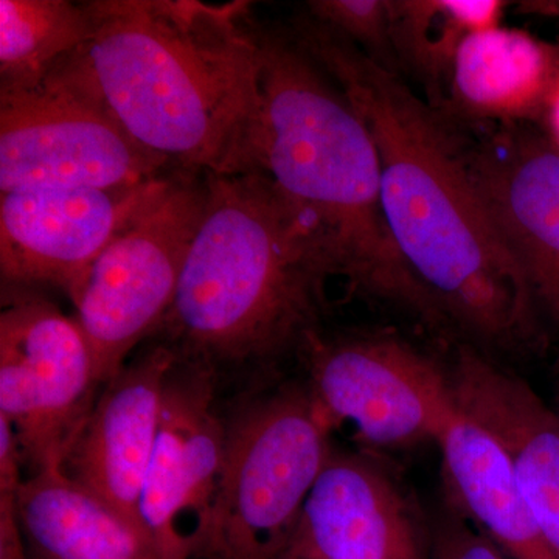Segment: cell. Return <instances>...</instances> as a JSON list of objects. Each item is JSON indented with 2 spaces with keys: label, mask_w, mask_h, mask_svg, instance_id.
<instances>
[{
  "label": "cell",
  "mask_w": 559,
  "mask_h": 559,
  "mask_svg": "<svg viewBox=\"0 0 559 559\" xmlns=\"http://www.w3.org/2000/svg\"><path fill=\"white\" fill-rule=\"evenodd\" d=\"M293 39L373 135L385 221L436 323L489 347L544 344L525 280L471 176L465 134L393 70L310 16Z\"/></svg>",
  "instance_id": "6da1fadb"
},
{
  "label": "cell",
  "mask_w": 559,
  "mask_h": 559,
  "mask_svg": "<svg viewBox=\"0 0 559 559\" xmlns=\"http://www.w3.org/2000/svg\"><path fill=\"white\" fill-rule=\"evenodd\" d=\"M87 3L75 61L124 131L178 170L249 173L260 46L248 3Z\"/></svg>",
  "instance_id": "7a4b0ae2"
},
{
  "label": "cell",
  "mask_w": 559,
  "mask_h": 559,
  "mask_svg": "<svg viewBox=\"0 0 559 559\" xmlns=\"http://www.w3.org/2000/svg\"><path fill=\"white\" fill-rule=\"evenodd\" d=\"M207 201L157 331L187 358L263 362L314 336L340 275L318 224L266 175L205 173Z\"/></svg>",
  "instance_id": "3957f363"
},
{
  "label": "cell",
  "mask_w": 559,
  "mask_h": 559,
  "mask_svg": "<svg viewBox=\"0 0 559 559\" xmlns=\"http://www.w3.org/2000/svg\"><path fill=\"white\" fill-rule=\"evenodd\" d=\"M259 108L249 173L260 171L325 235L355 290L436 323L385 221L377 143L325 70L293 38L257 25Z\"/></svg>",
  "instance_id": "277c9868"
},
{
  "label": "cell",
  "mask_w": 559,
  "mask_h": 559,
  "mask_svg": "<svg viewBox=\"0 0 559 559\" xmlns=\"http://www.w3.org/2000/svg\"><path fill=\"white\" fill-rule=\"evenodd\" d=\"M333 430L308 389L253 404L227 428L209 524L193 559H282Z\"/></svg>",
  "instance_id": "5b68a950"
},
{
  "label": "cell",
  "mask_w": 559,
  "mask_h": 559,
  "mask_svg": "<svg viewBox=\"0 0 559 559\" xmlns=\"http://www.w3.org/2000/svg\"><path fill=\"white\" fill-rule=\"evenodd\" d=\"M207 201L205 173L178 170L170 187L109 242L70 289L100 388L156 333L178 290Z\"/></svg>",
  "instance_id": "8992f818"
},
{
  "label": "cell",
  "mask_w": 559,
  "mask_h": 559,
  "mask_svg": "<svg viewBox=\"0 0 559 559\" xmlns=\"http://www.w3.org/2000/svg\"><path fill=\"white\" fill-rule=\"evenodd\" d=\"M173 170L124 131L75 57L33 90L0 92V193L121 189Z\"/></svg>",
  "instance_id": "52a82bcc"
},
{
  "label": "cell",
  "mask_w": 559,
  "mask_h": 559,
  "mask_svg": "<svg viewBox=\"0 0 559 559\" xmlns=\"http://www.w3.org/2000/svg\"><path fill=\"white\" fill-rule=\"evenodd\" d=\"M98 388L75 319L38 289L2 286L0 417L33 474L62 469Z\"/></svg>",
  "instance_id": "ba28073f"
},
{
  "label": "cell",
  "mask_w": 559,
  "mask_h": 559,
  "mask_svg": "<svg viewBox=\"0 0 559 559\" xmlns=\"http://www.w3.org/2000/svg\"><path fill=\"white\" fill-rule=\"evenodd\" d=\"M310 395L331 428L352 426L367 448L439 443L457 414L450 371L384 334L308 341Z\"/></svg>",
  "instance_id": "9c48e42d"
},
{
  "label": "cell",
  "mask_w": 559,
  "mask_h": 559,
  "mask_svg": "<svg viewBox=\"0 0 559 559\" xmlns=\"http://www.w3.org/2000/svg\"><path fill=\"white\" fill-rule=\"evenodd\" d=\"M479 127V138L465 135L471 176L544 337V325L559 334V150L527 123Z\"/></svg>",
  "instance_id": "30bf717a"
},
{
  "label": "cell",
  "mask_w": 559,
  "mask_h": 559,
  "mask_svg": "<svg viewBox=\"0 0 559 559\" xmlns=\"http://www.w3.org/2000/svg\"><path fill=\"white\" fill-rule=\"evenodd\" d=\"M176 171L121 189L0 193L2 286L69 294L109 242L170 187Z\"/></svg>",
  "instance_id": "8fae6325"
},
{
  "label": "cell",
  "mask_w": 559,
  "mask_h": 559,
  "mask_svg": "<svg viewBox=\"0 0 559 559\" xmlns=\"http://www.w3.org/2000/svg\"><path fill=\"white\" fill-rule=\"evenodd\" d=\"M209 366L173 369L140 498V527L159 559H193L207 528L227 428L213 406Z\"/></svg>",
  "instance_id": "7c38bea8"
},
{
  "label": "cell",
  "mask_w": 559,
  "mask_h": 559,
  "mask_svg": "<svg viewBox=\"0 0 559 559\" xmlns=\"http://www.w3.org/2000/svg\"><path fill=\"white\" fill-rule=\"evenodd\" d=\"M178 360L175 348L160 344L127 364L95 401L62 466L66 476L142 535L143 481L159 433L165 388Z\"/></svg>",
  "instance_id": "4fadbf2b"
},
{
  "label": "cell",
  "mask_w": 559,
  "mask_h": 559,
  "mask_svg": "<svg viewBox=\"0 0 559 559\" xmlns=\"http://www.w3.org/2000/svg\"><path fill=\"white\" fill-rule=\"evenodd\" d=\"M282 559H429L409 503L373 460L331 452Z\"/></svg>",
  "instance_id": "5bb4252c"
},
{
  "label": "cell",
  "mask_w": 559,
  "mask_h": 559,
  "mask_svg": "<svg viewBox=\"0 0 559 559\" xmlns=\"http://www.w3.org/2000/svg\"><path fill=\"white\" fill-rule=\"evenodd\" d=\"M460 411L502 444L530 509L559 555V419L527 381L471 347L450 370Z\"/></svg>",
  "instance_id": "9a60e30c"
},
{
  "label": "cell",
  "mask_w": 559,
  "mask_h": 559,
  "mask_svg": "<svg viewBox=\"0 0 559 559\" xmlns=\"http://www.w3.org/2000/svg\"><path fill=\"white\" fill-rule=\"evenodd\" d=\"M437 444L451 510L509 559H559L522 495L509 455L489 430L457 407Z\"/></svg>",
  "instance_id": "2e32d148"
},
{
  "label": "cell",
  "mask_w": 559,
  "mask_h": 559,
  "mask_svg": "<svg viewBox=\"0 0 559 559\" xmlns=\"http://www.w3.org/2000/svg\"><path fill=\"white\" fill-rule=\"evenodd\" d=\"M558 84V47L498 25L460 46L447 84L448 108L476 124L528 123L544 117Z\"/></svg>",
  "instance_id": "e0dca14e"
},
{
  "label": "cell",
  "mask_w": 559,
  "mask_h": 559,
  "mask_svg": "<svg viewBox=\"0 0 559 559\" xmlns=\"http://www.w3.org/2000/svg\"><path fill=\"white\" fill-rule=\"evenodd\" d=\"M20 520L33 559H159L134 525L62 469L24 480Z\"/></svg>",
  "instance_id": "ac0fdd59"
},
{
  "label": "cell",
  "mask_w": 559,
  "mask_h": 559,
  "mask_svg": "<svg viewBox=\"0 0 559 559\" xmlns=\"http://www.w3.org/2000/svg\"><path fill=\"white\" fill-rule=\"evenodd\" d=\"M90 3L0 0V92L39 86L90 40Z\"/></svg>",
  "instance_id": "d6986e66"
},
{
  "label": "cell",
  "mask_w": 559,
  "mask_h": 559,
  "mask_svg": "<svg viewBox=\"0 0 559 559\" xmlns=\"http://www.w3.org/2000/svg\"><path fill=\"white\" fill-rule=\"evenodd\" d=\"M500 0H395L392 49L428 86L448 84L455 55L473 33L498 27Z\"/></svg>",
  "instance_id": "ffe728a7"
},
{
  "label": "cell",
  "mask_w": 559,
  "mask_h": 559,
  "mask_svg": "<svg viewBox=\"0 0 559 559\" xmlns=\"http://www.w3.org/2000/svg\"><path fill=\"white\" fill-rule=\"evenodd\" d=\"M307 10L311 20L393 70L392 0H312Z\"/></svg>",
  "instance_id": "44dd1931"
},
{
  "label": "cell",
  "mask_w": 559,
  "mask_h": 559,
  "mask_svg": "<svg viewBox=\"0 0 559 559\" xmlns=\"http://www.w3.org/2000/svg\"><path fill=\"white\" fill-rule=\"evenodd\" d=\"M22 463L16 433L0 417V559H33L20 520Z\"/></svg>",
  "instance_id": "7402d4cb"
},
{
  "label": "cell",
  "mask_w": 559,
  "mask_h": 559,
  "mask_svg": "<svg viewBox=\"0 0 559 559\" xmlns=\"http://www.w3.org/2000/svg\"><path fill=\"white\" fill-rule=\"evenodd\" d=\"M428 554L429 559H509L480 530L451 509L433 527Z\"/></svg>",
  "instance_id": "603a6c76"
},
{
  "label": "cell",
  "mask_w": 559,
  "mask_h": 559,
  "mask_svg": "<svg viewBox=\"0 0 559 559\" xmlns=\"http://www.w3.org/2000/svg\"><path fill=\"white\" fill-rule=\"evenodd\" d=\"M544 119H546L547 128H549L550 142L559 150V84L551 94L549 103H547Z\"/></svg>",
  "instance_id": "cb8c5ba5"
},
{
  "label": "cell",
  "mask_w": 559,
  "mask_h": 559,
  "mask_svg": "<svg viewBox=\"0 0 559 559\" xmlns=\"http://www.w3.org/2000/svg\"><path fill=\"white\" fill-rule=\"evenodd\" d=\"M551 407H554L555 414L558 415L559 419V380L557 382V393H555V400L554 404H551Z\"/></svg>",
  "instance_id": "d4e9b609"
}]
</instances>
